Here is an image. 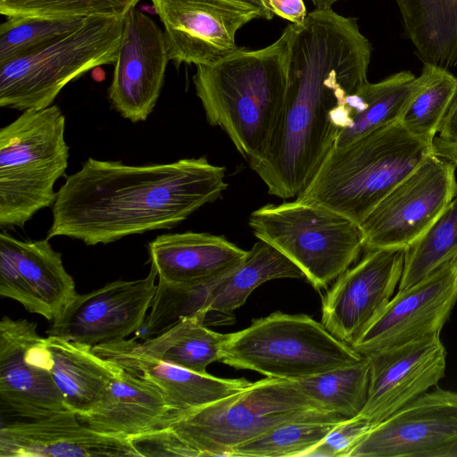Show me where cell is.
I'll list each match as a JSON object with an SVG mask.
<instances>
[{
  "instance_id": "6da1fadb",
  "label": "cell",
  "mask_w": 457,
  "mask_h": 457,
  "mask_svg": "<svg viewBox=\"0 0 457 457\" xmlns=\"http://www.w3.org/2000/svg\"><path fill=\"white\" fill-rule=\"evenodd\" d=\"M288 32L284 104L264 153L249 163L268 193L287 200L309 185L351 125L346 101L368 82L371 45L357 19L314 9Z\"/></svg>"
},
{
  "instance_id": "7a4b0ae2",
  "label": "cell",
  "mask_w": 457,
  "mask_h": 457,
  "mask_svg": "<svg viewBox=\"0 0 457 457\" xmlns=\"http://www.w3.org/2000/svg\"><path fill=\"white\" fill-rule=\"evenodd\" d=\"M226 168L206 157L150 165L88 158L57 192L46 238L87 245L170 229L228 187Z\"/></svg>"
},
{
  "instance_id": "3957f363",
  "label": "cell",
  "mask_w": 457,
  "mask_h": 457,
  "mask_svg": "<svg viewBox=\"0 0 457 457\" xmlns=\"http://www.w3.org/2000/svg\"><path fill=\"white\" fill-rule=\"evenodd\" d=\"M288 32L256 50L237 47L211 64L196 65L195 94L206 120L220 128L250 163L266 150L287 85Z\"/></svg>"
},
{
  "instance_id": "277c9868",
  "label": "cell",
  "mask_w": 457,
  "mask_h": 457,
  "mask_svg": "<svg viewBox=\"0 0 457 457\" xmlns=\"http://www.w3.org/2000/svg\"><path fill=\"white\" fill-rule=\"evenodd\" d=\"M429 154L430 147L395 122L333 147L296 197L336 211L358 225Z\"/></svg>"
},
{
  "instance_id": "5b68a950",
  "label": "cell",
  "mask_w": 457,
  "mask_h": 457,
  "mask_svg": "<svg viewBox=\"0 0 457 457\" xmlns=\"http://www.w3.org/2000/svg\"><path fill=\"white\" fill-rule=\"evenodd\" d=\"M302 420L348 419L322 410L295 380L266 378L214 403L174 413L164 427L200 456L228 457L234 447Z\"/></svg>"
},
{
  "instance_id": "8992f818",
  "label": "cell",
  "mask_w": 457,
  "mask_h": 457,
  "mask_svg": "<svg viewBox=\"0 0 457 457\" xmlns=\"http://www.w3.org/2000/svg\"><path fill=\"white\" fill-rule=\"evenodd\" d=\"M64 132L65 116L55 104L24 111L1 129V228H22L54 204V183L68 167Z\"/></svg>"
},
{
  "instance_id": "52a82bcc",
  "label": "cell",
  "mask_w": 457,
  "mask_h": 457,
  "mask_svg": "<svg viewBox=\"0 0 457 457\" xmlns=\"http://www.w3.org/2000/svg\"><path fill=\"white\" fill-rule=\"evenodd\" d=\"M362 358L321 322L305 314L275 312L228 334L220 361L266 378L297 380Z\"/></svg>"
},
{
  "instance_id": "ba28073f",
  "label": "cell",
  "mask_w": 457,
  "mask_h": 457,
  "mask_svg": "<svg viewBox=\"0 0 457 457\" xmlns=\"http://www.w3.org/2000/svg\"><path fill=\"white\" fill-rule=\"evenodd\" d=\"M248 224L259 240L292 261L316 290L324 289L348 270L364 249L357 223L296 198L254 210Z\"/></svg>"
},
{
  "instance_id": "9c48e42d",
  "label": "cell",
  "mask_w": 457,
  "mask_h": 457,
  "mask_svg": "<svg viewBox=\"0 0 457 457\" xmlns=\"http://www.w3.org/2000/svg\"><path fill=\"white\" fill-rule=\"evenodd\" d=\"M125 16H92L39 50L0 65V106L19 111L52 105L71 81L115 62Z\"/></svg>"
},
{
  "instance_id": "30bf717a",
  "label": "cell",
  "mask_w": 457,
  "mask_h": 457,
  "mask_svg": "<svg viewBox=\"0 0 457 457\" xmlns=\"http://www.w3.org/2000/svg\"><path fill=\"white\" fill-rule=\"evenodd\" d=\"M456 167L429 154L389 191L359 224L365 251L407 249L457 194Z\"/></svg>"
},
{
  "instance_id": "8fae6325",
  "label": "cell",
  "mask_w": 457,
  "mask_h": 457,
  "mask_svg": "<svg viewBox=\"0 0 457 457\" xmlns=\"http://www.w3.org/2000/svg\"><path fill=\"white\" fill-rule=\"evenodd\" d=\"M346 457H457V392H426L372 427Z\"/></svg>"
},
{
  "instance_id": "7c38bea8",
  "label": "cell",
  "mask_w": 457,
  "mask_h": 457,
  "mask_svg": "<svg viewBox=\"0 0 457 457\" xmlns=\"http://www.w3.org/2000/svg\"><path fill=\"white\" fill-rule=\"evenodd\" d=\"M157 272L136 280H115L86 294H76L46 330L87 346L124 339L141 329L154 296Z\"/></svg>"
},
{
  "instance_id": "4fadbf2b",
  "label": "cell",
  "mask_w": 457,
  "mask_h": 457,
  "mask_svg": "<svg viewBox=\"0 0 457 457\" xmlns=\"http://www.w3.org/2000/svg\"><path fill=\"white\" fill-rule=\"evenodd\" d=\"M403 248L366 251L361 260L341 274L322 297L321 323L352 346L381 314L399 286Z\"/></svg>"
},
{
  "instance_id": "5bb4252c",
  "label": "cell",
  "mask_w": 457,
  "mask_h": 457,
  "mask_svg": "<svg viewBox=\"0 0 457 457\" xmlns=\"http://www.w3.org/2000/svg\"><path fill=\"white\" fill-rule=\"evenodd\" d=\"M164 27L170 61L211 64L238 46L236 33L258 14L227 0H151Z\"/></svg>"
},
{
  "instance_id": "9a60e30c",
  "label": "cell",
  "mask_w": 457,
  "mask_h": 457,
  "mask_svg": "<svg viewBox=\"0 0 457 457\" xmlns=\"http://www.w3.org/2000/svg\"><path fill=\"white\" fill-rule=\"evenodd\" d=\"M457 302V258L403 290L351 347L361 356L440 332Z\"/></svg>"
},
{
  "instance_id": "2e32d148",
  "label": "cell",
  "mask_w": 457,
  "mask_h": 457,
  "mask_svg": "<svg viewBox=\"0 0 457 457\" xmlns=\"http://www.w3.org/2000/svg\"><path fill=\"white\" fill-rule=\"evenodd\" d=\"M170 61L164 32L133 7L124 18L122 38L108 97L132 122L144 121L159 98Z\"/></svg>"
},
{
  "instance_id": "e0dca14e",
  "label": "cell",
  "mask_w": 457,
  "mask_h": 457,
  "mask_svg": "<svg viewBox=\"0 0 457 457\" xmlns=\"http://www.w3.org/2000/svg\"><path fill=\"white\" fill-rule=\"evenodd\" d=\"M440 335L372 353L367 403L358 415L373 427L426 393L444 377L445 349Z\"/></svg>"
},
{
  "instance_id": "ac0fdd59",
  "label": "cell",
  "mask_w": 457,
  "mask_h": 457,
  "mask_svg": "<svg viewBox=\"0 0 457 457\" xmlns=\"http://www.w3.org/2000/svg\"><path fill=\"white\" fill-rule=\"evenodd\" d=\"M61 253L48 238L23 241L0 233V295L54 320L76 295Z\"/></svg>"
},
{
  "instance_id": "d6986e66",
  "label": "cell",
  "mask_w": 457,
  "mask_h": 457,
  "mask_svg": "<svg viewBox=\"0 0 457 457\" xmlns=\"http://www.w3.org/2000/svg\"><path fill=\"white\" fill-rule=\"evenodd\" d=\"M138 456L129 438L104 434L82 424L70 410L4 422L0 457Z\"/></svg>"
},
{
  "instance_id": "ffe728a7",
  "label": "cell",
  "mask_w": 457,
  "mask_h": 457,
  "mask_svg": "<svg viewBox=\"0 0 457 457\" xmlns=\"http://www.w3.org/2000/svg\"><path fill=\"white\" fill-rule=\"evenodd\" d=\"M41 336L37 324L4 316L0 321V399L21 419L67 410L49 371L35 358L32 345Z\"/></svg>"
},
{
  "instance_id": "44dd1931",
  "label": "cell",
  "mask_w": 457,
  "mask_h": 457,
  "mask_svg": "<svg viewBox=\"0 0 457 457\" xmlns=\"http://www.w3.org/2000/svg\"><path fill=\"white\" fill-rule=\"evenodd\" d=\"M97 355L154 386L174 413H182L243 390L252 382L200 374L138 352L130 339H119L92 347Z\"/></svg>"
},
{
  "instance_id": "7402d4cb",
  "label": "cell",
  "mask_w": 457,
  "mask_h": 457,
  "mask_svg": "<svg viewBox=\"0 0 457 457\" xmlns=\"http://www.w3.org/2000/svg\"><path fill=\"white\" fill-rule=\"evenodd\" d=\"M147 248L158 279L182 285L205 283L223 276L247 254L224 237L205 232L160 235Z\"/></svg>"
},
{
  "instance_id": "603a6c76",
  "label": "cell",
  "mask_w": 457,
  "mask_h": 457,
  "mask_svg": "<svg viewBox=\"0 0 457 457\" xmlns=\"http://www.w3.org/2000/svg\"><path fill=\"white\" fill-rule=\"evenodd\" d=\"M32 351L49 371L67 410L78 416L96 406L120 369L95 353L91 346L57 337H40Z\"/></svg>"
},
{
  "instance_id": "cb8c5ba5",
  "label": "cell",
  "mask_w": 457,
  "mask_h": 457,
  "mask_svg": "<svg viewBox=\"0 0 457 457\" xmlns=\"http://www.w3.org/2000/svg\"><path fill=\"white\" fill-rule=\"evenodd\" d=\"M173 414L154 386L120 368L96 406L78 417L98 432L130 438L164 427Z\"/></svg>"
},
{
  "instance_id": "d4e9b609",
  "label": "cell",
  "mask_w": 457,
  "mask_h": 457,
  "mask_svg": "<svg viewBox=\"0 0 457 457\" xmlns=\"http://www.w3.org/2000/svg\"><path fill=\"white\" fill-rule=\"evenodd\" d=\"M277 278H304L301 270L270 244L257 240L245 260L234 270L206 284L201 317L204 323L215 313L232 317L251 293Z\"/></svg>"
},
{
  "instance_id": "484cf974",
  "label": "cell",
  "mask_w": 457,
  "mask_h": 457,
  "mask_svg": "<svg viewBox=\"0 0 457 457\" xmlns=\"http://www.w3.org/2000/svg\"><path fill=\"white\" fill-rule=\"evenodd\" d=\"M407 38L423 63L457 67V0H395Z\"/></svg>"
},
{
  "instance_id": "4316f807",
  "label": "cell",
  "mask_w": 457,
  "mask_h": 457,
  "mask_svg": "<svg viewBox=\"0 0 457 457\" xmlns=\"http://www.w3.org/2000/svg\"><path fill=\"white\" fill-rule=\"evenodd\" d=\"M415 78L410 71H401L375 83L368 81L350 95L346 104L351 125L338 134L334 147L401 121L411 99Z\"/></svg>"
},
{
  "instance_id": "83f0119b",
  "label": "cell",
  "mask_w": 457,
  "mask_h": 457,
  "mask_svg": "<svg viewBox=\"0 0 457 457\" xmlns=\"http://www.w3.org/2000/svg\"><path fill=\"white\" fill-rule=\"evenodd\" d=\"M228 334L209 329L198 317L186 318L167 331L137 342L133 346L141 353L200 373L209 364L221 361Z\"/></svg>"
},
{
  "instance_id": "f1b7e54d",
  "label": "cell",
  "mask_w": 457,
  "mask_h": 457,
  "mask_svg": "<svg viewBox=\"0 0 457 457\" xmlns=\"http://www.w3.org/2000/svg\"><path fill=\"white\" fill-rule=\"evenodd\" d=\"M423 64L420 74L414 79L411 99L400 122L431 149L432 141L457 96V78L444 67Z\"/></svg>"
},
{
  "instance_id": "f546056e",
  "label": "cell",
  "mask_w": 457,
  "mask_h": 457,
  "mask_svg": "<svg viewBox=\"0 0 457 457\" xmlns=\"http://www.w3.org/2000/svg\"><path fill=\"white\" fill-rule=\"evenodd\" d=\"M301 390L322 410L345 419L357 417L369 394L370 361H360L295 380Z\"/></svg>"
},
{
  "instance_id": "4dcf8cb0",
  "label": "cell",
  "mask_w": 457,
  "mask_h": 457,
  "mask_svg": "<svg viewBox=\"0 0 457 457\" xmlns=\"http://www.w3.org/2000/svg\"><path fill=\"white\" fill-rule=\"evenodd\" d=\"M457 258V194L438 219L405 251L399 290Z\"/></svg>"
},
{
  "instance_id": "1f68e13d",
  "label": "cell",
  "mask_w": 457,
  "mask_h": 457,
  "mask_svg": "<svg viewBox=\"0 0 457 457\" xmlns=\"http://www.w3.org/2000/svg\"><path fill=\"white\" fill-rule=\"evenodd\" d=\"M341 421L302 420L288 422L234 447L228 457H303Z\"/></svg>"
},
{
  "instance_id": "d6a6232c",
  "label": "cell",
  "mask_w": 457,
  "mask_h": 457,
  "mask_svg": "<svg viewBox=\"0 0 457 457\" xmlns=\"http://www.w3.org/2000/svg\"><path fill=\"white\" fill-rule=\"evenodd\" d=\"M87 18L8 17L0 26V65L45 47L82 26Z\"/></svg>"
},
{
  "instance_id": "836d02e7",
  "label": "cell",
  "mask_w": 457,
  "mask_h": 457,
  "mask_svg": "<svg viewBox=\"0 0 457 457\" xmlns=\"http://www.w3.org/2000/svg\"><path fill=\"white\" fill-rule=\"evenodd\" d=\"M140 0H0L8 17L125 16Z\"/></svg>"
},
{
  "instance_id": "e575fe53",
  "label": "cell",
  "mask_w": 457,
  "mask_h": 457,
  "mask_svg": "<svg viewBox=\"0 0 457 457\" xmlns=\"http://www.w3.org/2000/svg\"><path fill=\"white\" fill-rule=\"evenodd\" d=\"M372 427L367 420L359 416L343 420L304 457H346L350 449Z\"/></svg>"
},
{
  "instance_id": "d590c367",
  "label": "cell",
  "mask_w": 457,
  "mask_h": 457,
  "mask_svg": "<svg viewBox=\"0 0 457 457\" xmlns=\"http://www.w3.org/2000/svg\"><path fill=\"white\" fill-rule=\"evenodd\" d=\"M138 456H200L171 428L163 427L129 438Z\"/></svg>"
},
{
  "instance_id": "8d00e7d4",
  "label": "cell",
  "mask_w": 457,
  "mask_h": 457,
  "mask_svg": "<svg viewBox=\"0 0 457 457\" xmlns=\"http://www.w3.org/2000/svg\"><path fill=\"white\" fill-rule=\"evenodd\" d=\"M431 154L450 162L457 169V96L432 141Z\"/></svg>"
},
{
  "instance_id": "74e56055",
  "label": "cell",
  "mask_w": 457,
  "mask_h": 457,
  "mask_svg": "<svg viewBox=\"0 0 457 457\" xmlns=\"http://www.w3.org/2000/svg\"><path fill=\"white\" fill-rule=\"evenodd\" d=\"M265 2L273 14L291 23H299L307 15L303 0H265Z\"/></svg>"
},
{
  "instance_id": "f35d334b",
  "label": "cell",
  "mask_w": 457,
  "mask_h": 457,
  "mask_svg": "<svg viewBox=\"0 0 457 457\" xmlns=\"http://www.w3.org/2000/svg\"><path fill=\"white\" fill-rule=\"evenodd\" d=\"M251 10H253L259 16V19L270 20L273 13L266 4L265 0H227Z\"/></svg>"
},
{
  "instance_id": "ab89813d",
  "label": "cell",
  "mask_w": 457,
  "mask_h": 457,
  "mask_svg": "<svg viewBox=\"0 0 457 457\" xmlns=\"http://www.w3.org/2000/svg\"><path fill=\"white\" fill-rule=\"evenodd\" d=\"M318 9L331 8L332 5L340 0H310Z\"/></svg>"
}]
</instances>
